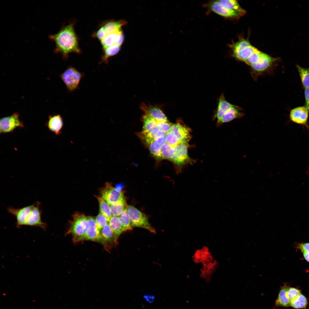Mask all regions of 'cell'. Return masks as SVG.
Segmentation results:
<instances>
[{
    "label": "cell",
    "instance_id": "obj_27",
    "mask_svg": "<svg viewBox=\"0 0 309 309\" xmlns=\"http://www.w3.org/2000/svg\"><path fill=\"white\" fill-rule=\"evenodd\" d=\"M99 204L100 213L107 218L108 222L112 217L109 205L101 197L96 196Z\"/></svg>",
    "mask_w": 309,
    "mask_h": 309
},
{
    "label": "cell",
    "instance_id": "obj_36",
    "mask_svg": "<svg viewBox=\"0 0 309 309\" xmlns=\"http://www.w3.org/2000/svg\"><path fill=\"white\" fill-rule=\"evenodd\" d=\"M127 206L126 202L114 205H109L112 216H119L126 209Z\"/></svg>",
    "mask_w": 309,
    "mask_h": 309
},
{
    "label": "cell",
    "instance_id": "obj_9",
    "mask_svg": "<svg viewBox=\"0 0 309 309\" xmlns=\"http://www.w3.org/2000/svg\"><path fill=\"white\" fill-rule=\"evenodd\" d=\"M192 259L195 264L201 265L214 259L209 248L207 246H203L195 251L192 254Z\"/></svg>",
    "mask_w": 309,
    "mask_h": 309
},
{
    "label": "cell",
    "instance_id": "obj_12",
    "mask_svg": "<svg viewBox=\"0 0 309 309\" xmlns=\"http://www.w3.org/2000/svg\"><path fill=\"white\" fill-rule=\"evenodd\" d=\"M209 7L212 11L223 17L235 19L239 18L241 17L237 12L222 6L217 1L210 3Z\"/></svg>",
    "mask_w": 309,
    "mask_h": 309
},
{
    "label": "cell",
    "instance_id": "obj_45",
    "mask_svg": "<svg viewBox=\"0 0 309 309\" xmlns=\"http://www.w3.org/2000/svg\"><path fill=\"white\" fill-rule=\"evenodd\" d=\"M124 39V35L121 30L118 34L115 44L120 46Z\"/></svg>",
    "mask_w": 309,
    "mask_h": 309
},
{
    "label": "cell",
    "instance_id": "obj_11",
    "mask_svg": "<svg viewBox=\"0 0 309 309\" xmlns=\"http://www.w3.org/2000/svg\"><path fill=\"white\" fill-rule=\"evenodd\" d=\"M309 111L305 106L297 107L292 109L290 118L291 121L296 124L307 127Z\"/></svg>",
    "mask_w": 309,
    "mask_h": 309
},
{
    "label": "cell",
    "instance_id": "obj_48",
    "mask_svg": "<svg viewBox=\"0 0 309 309\" xmlns=\"http://www.w3.org/2000/svg\"><path fill=\"white\" fill-rule=\"evenodd\" d=\"M143 298L147 302L150 303H152L155 298L154 296L152 295H145L143 296Z\"/></svg>",
    "mask_w": 309,
    "mask_h": 309
},
{
    "label": "cell",
    "instance_id": "obj_38",
    "mask_svg": "<svg viewBox=\"0 0 309 309\" xmlns=\"http://www.w3.org/2000/svg\"><path fill=\"white\" fill-rule=\"evenodd\" d=\"M262 52L257 49L251 55L247 60L245 63L251 66L257 63L261 58Z\"/></svg>",
    "mask_w": 309,
    "mask_h": 309
},
{
    "label": "cell",
    "instance_id": "obj_19",
    "mask_svg": "<svg viewBox=\"0 0 309 309\" xmlns=\"http://www.w3.org/2000/svg\"><path fill=\"white\" fill-rule=\"evenodd\" d=\"M244 115L241 108L234 105L225 112L220 122L224 123L229 122L235 119L241 118Z\"/></svg>",
    "mask_w": 309,
    "mask_h": 309
},
{
    "label": "cell",
    "instance_id": "obj_46",
    "mask_svg": "<svg viewBox=\"0 0 309 309\" xmlns=\"http://www.w3.org/2000/svg\"><path fill=\"white\" fill-rule=\"evenodd\" d=\"M304 95L305 98V106L309 111V87L305 88Z\"/></svg>",
    "mask_w": 309,
    "mask_h": 309
},
{
    "label": "cell",
    "instance_id": "obj_40",
    "mask_svg": "<svg viewBox=\"0 0 309 309\" xmlns=\"http://www.w3.org/2000/svg\"><path fill=\"white\" fill-rule=\"evenodd\" d=\"M165 136L166 143L173 147L179 143V140L176 136L170 131L166 133Z\"/></svg>",
    "mask_w": 309,
    "mask_h": 309
},
{
    "label": "cell",
    "instance_id": "obj_8",
    "mask_svg": "<svg viewBox=\"0 0 309 309\" xmlns=\"http://www.w3.org/2000/svg\"><path fill=\"white\" fill-rule=\"evenodd\" d=\"M24 125L21 121L19 115L17 112L12 115L1 118L0 133H6L13 132L17 128H22Z\"/></svg>",
    "mask_w": 309,
    "mask_h": 309
},
{
    "label": "cell",
    "instance_id": "obj_50",
    "mask_svg": "<svg viewBox=\"0 0 309 309\" xmlns=\"http://www.w3.org/2000/svg\"><path fill=\"white\" fill-rule=\"evenodd\" d=\"M122 188V185L121 184H118V185H117L115 188L116 190L118 191H122L121 190Z\"/></svg>",
    "mask_w": 309,
    "mask_h": 309
},
{
    "label": "cell",
    "instance_id": "obj_35",
    "mask_svg": "<svg viewBox=\"0 0 309 309\" xmlns=\"http://www.w3.org/2000/svg\"><path fill=\"white\" fill-rule=\"evenodd\" d=\"M161 148L164 159L171 160L174 153V147L166 143L161 145Z\"/></svg>",
    "mask_w": 309,
    "mask_h": 309
},
{
    "label": "cell",
    "instance_id": "obj_7",
    "mask_svg": "<svg viewBox=\"0 0 309 309\" xmlns=\"http://www.w3.org/2000/svg\"><path fill=\"white\" fill-rule=\"evenodd\" d=\"M101 197L109 205H114L126 203L125 197L122 191H118L111 184L106 182L100 190Z\"/></svg>",
    "mask_w": 309,
    "mask_h": 309
},
{
    "label": "cell",
    "instance_id": "obj_39",
    "mask_svg": "<svg viewBox=\"0 0 309 309\" xmlns=\"http://www.w3.org/2000/svg\"><path fill=\"white\" fill-rule=\"evenodd\" d=\"M95 220L98 229L100 232L108 223V221L106 217L100 213L96 217Z\"/></svg>",
    "mask_w": 309,
    "mask_h": 309
},
{
    "label": "cell",
    "instance_id": "obj_37",
    "mask_svg": "<svg viewBox=\"0 0 309 309\" xmlns=\"http://www.w3.org/2000/svg\"><path fill=\"white\" fill-rule=\"evenodd\" d=\"M251 45L247 39H241L231 45L233 56L239 53L243 49Z\"/></svg>",
    "mask_w": 309,
    "mask_h": 309
},
{
    "label": "cell",
    "instance_id": "obj_30",
    "mask_svg": "<svg viewBox=\"0 0 309 309\" xmlns=\"http://www.w3.org/2000/svg\"><path fill=\"white\" fill-rule=\"evenodd\" d=\"M296 67L300 75L301 82L305 88L309 87V68H304L298 65Z\"/></svg>",
    "mask_w": 309,
    "mask_h": 309
},
{
    "label": "cell",
    "instance_id": "obj_33",
    "mask_svg": "<svg viewBox=\"0 0 309 309\" xmlns=\"http://www.w3.org/2000/svg\"><path fill=\"white\" fill-rule=\"evenodd\" d=\"M124 231L132 230L130 219L127 213L126 209L124 210L119 216Z\"/></svg>",
    "mask_w": 309,
    "mask_h": 309
},
{
    "label": "cell",
    "instance_id": "obj_32",
    "mask_svg": "<svg viewBox=\"0 0 309 309\" xmlns=\"http://www.w3.org/2000/svg\"><path fill=\"white\" fill-rule=\"evenodd\" d=\"M121 30L115 32L107 34L101 41V44L103 49L109 46L115 44L118 34Z\"/></svg>",
    "mask_w": 309,
    "mask_h": 309
},
{
    "label": "cell",
    "instance_id": "obj_42",
    "mask_svg": "<svg viewBox=\"0 0 309 309\" xmlns=\"http://www.w3.org/2000/svg\"><path fill=\"white\" fill-rule=\"evenodd\" d=\"M287 293L288 297L290 302L301 294V291L299 289L294 287H288Z\"/></svg>",
    "mask_w": 309,
    "mask_h": 309
},
{
    "label": "cell",
    "instance_id": "obj_25",
    "mask_svg": "<svg viewBox=\"0 0 309 309\" xmlns=\"http://www.w3.org/2000/svg\"><path fill=\"white\" fill-rule=\"evenodd\" d=\"M120 46L114 44L103 49V54L100 63L108 64L109 58L116 55L119 52Z\"/></svg>",
    "mask_w": 309,
    "mask_h": 309
},
{
    "label": "cell",
    "instance_id": "obj_6",
    "mask_svg": "<svg viewBox=\"0 0 309 309\" xmlns=\"http://www.w3.org/2000/svg\"><path fill=\"white\" fill-rule=\"evenodd\" d=\"M83 76L82 73L71 66L69 67L60 75L61 78L70 92L78 88Z\"/></svg>",
    "mask_w": 309,
    "mask_h": 309
},
{
    "label": "cell",
    "instance_id": "obj_23",
    "mask_svg": "<svg viewBox=\"0 0 309 309\" xmlns=\"http://www.w3.org/2000/svg\"><path fill=\"white\" fill-rule=\"evenodd\" d=\"M218 1L222 6L237 12L241 16L244 15L246 13L245 10L241 7L236 0H219Z\"/></svg>",
    "mask_w": 309,
    "mask_h": 309
},
{
    "label": "cell",
    "instance_id": "obj_20",
    "mask_svg": "<svg viewBox=\"0 0 309 309\" xmlns=\"http://www.w3.org/2000/svg\"><path fill=\"white\" fill-rule=\"evenodd\" d=\"M234 105L225 100L223 94L221 95L219 98L217 108L215 114V116L217 119L218 122H220L225 112Z\"/></svg>",
    "mask_w": 309,
    "mask_h": 309
},
{
    "label": "cell",
    "instance_id": "obj_22",
    "mask_svg": "<svg viewBox=\"0 0 309 309\" xmlns=\"http://www.w3.org/2000/svg\"><path fill=\"white\" fill-rule=\"evenodd\" d=\"M288 286L285 284L280 288L276 301L277 306L288 307L290 306V301L287 293Z\"/></svg>",
    "mask_w": 309,
    "mask_h": 309
},
{
    "label": "cell",
    "instance_id": "obj_16",
    "mask_svg": "<svg viewBox=\"0 0 309 309\" xmlns=\"http://www.w3.org/2000/svg\"><path fill=\"white\" fill-rule=\"evenodd\" d=\"M170 131L176 136L179 143H187L190 139L189 129L180 124L176 123L172 125Z\"/></svg>",
    "mask_w": 309,
    "mask_h": 309
},
{
    "label": "cell",
    "instance_id": "obj_5",
    "mask_svg": "<svg viewBox=\"0 0 309 309\" xmlns=\"http://www.w3.org/2000/svg\"><path fill=\"white\" fill-rule=\"evenodd\" d=\"M279 59L262 52L259 61L250 66V73L254 80H256L259 76L272 69Z\"/></svg>",
    "mask_w": 309,
    "mask_h": 309
},
{
    "label": "cell",
    "instance_id": "obj_44",
    "mask_svg": "<svg viewBox=\"0 0 309 309\" xmlns=\"http://www.w3.org/2000/svg\"><path fill=\"white\" fill-rule=\"evenodd\" d=\"M297 247L300 249L301 251H304L309 253V243H299L297 245Z\"/></svg>",
    "mask_w": 309,
    "mask_h": 309
},
{
    "label": "cell",
    "instance_id": "obj_21",
    "mask_svg": "<svg viewBox=\"0 0 309 309\" xmlns=\"http://www.w3.org/2000/svg\"><path fill=\"white\" fill-rule=\"evenodd\" d=\"M126 21L124 20H109L104 22L102 26H103L107 34L112 33L121 29V27L126 24Z\"/></svg>",
    "mask_w": 309,
    "mask_h": 309
},
{
    "label": "cell",
    "instance_id": "obj_26",
    "mask_svg": "<svg viewBox=\"0 0 309 309\" xmlns=\"http://www.w3.org/2000/svg\"><path fill=\"white\" fill-rule=\"evenodd\" d=\"M144 125L142 134H145L157 128V121L148 115L145 114L143 117Z\"/></svg>",
    "mask_w": 309,
    "mask_h": 309
},
{
    "label": "cell",
    "instance_id": "obj_47",
    "mask_svg": "<svg viewBox=\"0 0 309 309\" xmlns=\"http://www.w3.org/2000/svg\"><path fill=\"white\" fill-rule=\"evenodd\" d=\"M154 141L160 145H161L166 142V139L165 136H161L156 139Z\"/></svg>",
    "mask_w": 309,
    "mask_h": 309
},
{
    "label": "cell",
    "instance_id": "obj_29",
    "mask_svg": "<svg viewBox=\"0 0 309 309\" xmlns=\"http://www.w3.org/2000/svg\"><path fill=\"white\" fill-rule=\"evenodd\" d=\"M307 303L306 298L301 293L291 301L290 306L296 309L305 308Z\"/></svg>",
    "mask_w": 309,
    "mask_h": 309
},
{
    "label": "cell",
    "instance_id": "obj_17",
    "mask_svg": "<svg viewBox=\"0 0 309 309\" xmlns=\"http://www.w3.org/2000/svg\"><path fill=\"white\" fill-rule=\"evenodd\" d=\"M140 108L144 112L145 114L148 115L157 121H167L166 116L159 108L142 103Z\"/></svg>",
    "mask_w": 309,
    "mask_h": 309
},
{
    "label": "cell",
    "instance_id": "obj_43",
    "mask_svg": "<svg viewBox=\"0 0 309 309\" xmlns=\"http://www.w3.org/2000/svg\"><path fill=\"white\" fill-rule=\"evenodd\" d=\"M107 34L103 26L101 25L99 29L94 33L93 37L96 38L100 41Z\"/></svg>",
    "mask_w": 309,
    "mask_h": 309
},
{
    "label": "cell",
    "instance_id": "obj_4",
    "mask_svg": "<svg viewBox=\"0 0 309 309\" xmlns=\"http://www.w3.org/2000/svg\"><path fill=\"white\" fill-rule=\"evenodd\" d=\"M126 210L133 227L141 228L147 230L151 233H156L155 230L149 223L144 214L132 205L128 206Z\"/></svg>",
    "mask_w": 309,
    "mask_h": 309
},
{
    "label": "cell",
    "instance_id": "obj_1",
    "mask_svg": "<svg viewBox=\"0 0 309 309\" xmlns=\"http://www.w3.org/2000/svg\"><path fill=\"white\" fill-rule=\"evenodd\" d=\"M74 24L73 22L64 26L58 33L49 37L55 44V53L61 54L64 60L71 53L81 52Z\"/></svg>",
    "mask_w": 309,
    "mask_h": 309
},
{
    "label": "cell",
    "instance_id": "obj_3",
    "mask_svg": "<svg viewBox=\"0 0 309 309\" xmlns=\"http://www.w3.org/2000/svg\"><path fill=\"white\" fill-rule=\"evenodd\" d=\"M88 227V216L79 213H76L67 234L72 235L74 242L85 240Z\"/></svg>",
    "mask_w": 309,
    "mask_h": 309
},
{
    "label": "cell",
    "instance_id": "obj_14",
    "mask_svg": "<svg viewBox=\"0 0 309 309\" xmlns=\"http://www.w3.org/2000/svg\"><path fill=\"white\" fill-rule=\"evenodd\" d=\"M100 232L97 227L95 218L91 216H88V227L85 240L99 242Z\"/></svg>",
    "mask_w": 309,
    "mask_h": 309
},
{
    "label": "cell",
    "instance_id": "obj_2",
    "mask_svg": "<svg viewBox=\"0 0 309 309\" xmlns=\"http://www.w3.org/2000/svg\"><path fill=\"white\" fill-rule=\"evenodd\" d=\"M41 204L38 201L36 203L21 208L9 207L7 210L15 217L17 227L23 225H29L39 227L45 230L47 225L41 220Z\"/></svg>",
    "mask_w": 309,
    "mask_h": 309
},
{
    "label": "cell",
    "instance_id": "obj_18",
    "mask_svg": "<svg viewBox=\"0 0 309 309\" xmlns=\"http://www.w3.org/2000/svg\"><path fill=\"white\" fill-rule=\"evenodd\" d=\"M100 235L99 242L105 246L109 244L117 243L118 239L110 227L108 223L100 231Z\"/></svg>",
    "mask_w": 309,
    "mask_h": 309
},
{
    "label": "cell",
    "instance_id": "obj_24",
    "mask_svg": "<svg viewBox=\"0 0 309 309\" xmlns=\"http://www.w3.org/2000/svg\"><path fill=\"white\" fill-rule=\"evenodd\" d=\"M108 223L116 238L118 239L120 235L124 232L118 217L112 216Z\"/></svg>",
    "mask_w": 309,
    "mask_h": 309
},
{
    "label": "cell",
    "instance_id": "obj_34",
    "mask_svg": "<svg viewBox=\"0 0 309 309\" xmlns=\"http://www.w3.org/2000/svg\"><path fill=\"white\" fill-rule=\"evenodd\" d=\"M148 145L150 153L154 157L159 160L164 159L161 151V145L155 141L152 142Z\"/></svg>",
    "mask_w": 309,
    "mask_h": 309
},
{
    "label": "cell",
    "instance_id": "obj_10",
    "mask_svg": "<svg viewBox=\"0 0 309 309\" xmlns=\"http://www.w3.org/2000/svg\"><path fill=\"white\" fill-rule=\"evenodd\" d=\"M187 144V143H180L174 147V153L171 161L179 166H183L189 160Z\"/></svg>",
    "mask_w": 309,
    "mask_h": 309
},
{
    "label": "cell",
    "instance_id": "obj_15",
    "mask_svg": "<svg viewBox=\"0 0 309 309\" xmlns=\"http://www.w3.org/2000/svg\"><path fill=\"white\" fill-rule=\"evenodd\" d=\"M48 129L56 135H59L63 126L62 118L60 114H54L49 116L46 123Z\"/></svg>",
    "mask_w": 309,
    "mask_h": 309
},
{
    "label": "cell",
    "instance_id": "obj_41",
    "mask_svg": "<svg viewBox=\"0 0 309 309\" xmlns=\"http://www.w3.org/2000/svg\"><path fill=\"white\" fill-rule=\"evenodd\" d=\"M172 125L168 120L157 121V128L166 133L169 131Z\"/></svg>",
    "mask_w": 309,
    "mask_h": 309
},
{
    "label": "cell",
    "instance_id": "obj_49",
    "mask_svg": "<svg viewBox=\"0 0 309 309\" xmlns=\"http://www.w3.org/2000/svg\"><path fill=\"white\" fill-rule=\"evenodd\" d=\"M304 259L309 262V253L304 251H301Z\"/></svg>",
    "mask_w": 309,
    "mask_h": 309
},
{
    "label": "cell",
    "instance_id": "obj_13",
    "mask_svg": "<svg viewBox=\"0 0 309 309\" xmlns=\"http://www.w3.org/2000/svg\"><path fill=\"white\" fill-rule=\"evenodd\" d=\"M219 266L218 262L215 259L201 265L199 271L200 277L206 281H210Z\"/></svg>",
    "mask_w": 309,
    "mask_h": 309
},
{
    "label": "cell",
    "instance_id": "obj_28",
    "mask_svg": "<svg viewBox=\"0 0 309 309\" xmlns=\"http://www.w3.org/2000/svg\"><path fill=\"white\" fill-rule=\"evenodd\" d=\"M256 49L251 45L243 49L233 56L237 59L245 62Z\"/></svg>",
    "mask_w": 309,
    "mask_h": 309
},
{
    "label": "cell",
    "instance_id": "obj_31",
    "mask_svg": "<svg viewBox=\"0 0 309 309\" xmlns=\"http://www.w3.org/2000/svg\"><path fill=\"white\" fill-rule=\"evenodd\" d=\"M166 133L156 128L149 133L143 134V137L145 140L147 144H149L152 142L158 137L161 136H165Z\"/></svg>",
    "mask_w": 309,
    "mask_h": 309
}]
</instances>
